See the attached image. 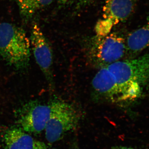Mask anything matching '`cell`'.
Instances as JSON below:
<instances>
[{
  "mask_svg": "<svg viewBox=\"0 0 149 149\" xmlns=\"http://www.w3.org/2000/svg\"><path fill=\"white\" fill-rule=\"evenodd\" d=\"M107 67L117 82L120 102L136 98L141 86L149 83V54L134 59L119 61Z\"/></svg>",
  "mask_w": 149,
  "mask_h": 149,
  "instance_id": "obj_1",
  "label": "cell"
},
{
  "mask_svg": "<svg viewBox=\"0 0 149 149\" xmlns=\"http://www.w3.org/2000/svg\"><path fill=\"white\" fill-rule=\"evenodd\" d=\"M30 40L23 28L8 22L0 23V56L10 66L17 70L29 65Z\"/></svg>",
  "mask_w": 149,
  "mask_h": 149,
  "instance_id": "obj_2",
  "label": "cell"
},
{
  "mask_svg": "<svg viewBox=\"0 0 149 149\" xmlns=\"http://www.w3.org/2000/svg\"><path fill=\"white\" fill-rule=\"evenodd\" d=\"M49 104L50 113L45 128V137L49 143H54L76 129L81 115L73 104L59 99H54Z\"/></svg>",
  "mask_w": 149,
  "mask_h": 149,
  "instance_id": "obj_3",
  "label": "cell"
},
{
  "mask_svg": "<svg viewBox=\"0 0 149 149\" xmlns=\"http://www.w3.org/2000/svg\"><path fill=\"white\" fill-rule=\"evenodd\" d=\"M125 39L117 33H110L93 39L88 50L91 63L101 68L119 61L126 52Z\"/></svg>",
  "mask_w": 149,
  "mask_h": 149,
  "instance_id": "obj_4",
  "label": "cell"
},
{
  "mask_svg": "<svg viewBox=\"0 0 149 149\" xmlns=\"http://www.w3.org/2000/svg\"><path fill=\"white\" fill-rule=\"evenodd\" d=\"M50 111L49 104H44L37 100L27 102L15 113L18 126L27 133H41L45 130Z\"/></svg>",
  "mask_w": 149,
  "mask_h": 149,
  "instance_id": "obj_5",
  "label": "cell"
},
{
  "mask_svg": "<svg viewBox=\"0 0 149 149\" xmlns=\"http://www.w3.org/2000/svg\"><path fill=\"white\" fill-rule=\"evenodd\" d=\"M29 40L36 62L45 76L50 86L52 87V50L48 40L37 22H34L32 24Z\"/></svg>",
  "mask_w": 149,
  "mask_h": 149,
  "instance_id": "obj_6",
  "label": "cell"
},
{
  "mask_svg": "<svg viewBox=\"0 0 149 149\" xmlns=\"http://www.w3.org/2000/svg\"><path fill=\"white\" fill-rule=\"evenodd\" d=\"M4 149H50L44 142L34 139L19 126L7 128L3 133Z\"/></svg>",
  "mask_w": 149,
  "mask_h": 149,
  "instance_id": "obj_7",
  "label": "cell"
},
{
  "mask_svg": "<svg viewBox=\"0 0 149 149\" xmlns=\"http://www.w3.org/2000/svg\"><path fill=\"white\" fill-rule=\"evenodd\" d=\"M139 0H105L103 18L112 26L125 22L133 15Z\"/></svg>",
  "mask_w": 149,
  "mask_h": 149,
  "instance_id": "obj_8",
  "label": "cell"
},
{
  "mask_svg": "<svg viewBox=\"0 0 149 149\" xmlns=\"http://www.w3.org/2000/svg\"><path fill=\"white\" fill-rule=\"evenodd\" d=\"M93 90L97 95L109 101H120L118 85L113 74L107 67L100 68L92 82Z\"/></svg>",
  "mask_w": 149,
  "mask_h": 149,
  "instance_id": "obj_9",
  "label": "cell"
},
{
  "mask_svg": "<svg viewBox=\"0 0 149 149\" xmlns=\"http://www.w3.org/2000/svg\"><path fill=\"white\" fill-rule=\"evenodd\" d=\"M125 42L126 51L133 53L149 47V19L145 25L130 33Z\"/></svg>",
  "mask_w": 149,
  "mask_h": 149,
  "instance_id": "obj_10",
  "label": "cell"
},
{
  "mask_svg": "<svg viewBox=\"0 0 149 149\" xmlns=\"http://www.w3.org/2000/svg\"><path fill=\"white\" fill-rule=\"evenodd\" d=\"M18 6L20 15L28 20L39 11L45 8L53 0H14Z\"/></svg>",
  "mask_w": 149,
  "mask_h": 149,
  "instance_id": "obj_11",
  "label": "cell"
},
{
  "mask_svg": "<svg viewBox=\"0 0 149 149\" xmlns=\"http://www.w3.org/2000/svg\"><path fill=\"white\" fill-rule=\"evenodd\" d=\"M93 0H58L59 6L66 8L74 6L76 8L83 7L90 3Z\"/></svg>",
  "mask_w": 149,
  "mask_h": 149,
  "instance_id": "obj_12",
  "label": "cell"
},
{
  "mask_svg": "<svg viewBox=\"0 0 149 149\" xmlns=\"http://www.w3.org/2000/svg\"><path fill=\"white\" fill-rule=\"evenodd\" d=\"M111 149H142L132 147L123 146H115L112 147Z\"/></svg>",
  "mask_w": 149,
  "mask_h": 149,
  "instance_id": "obj_13",
  "label": "cell"
},
{
  "mask_svg": "<svg viewBox=\"0 0 149 149\" xmlns=\"http://www.w3.org/2000/svg\"><path fill=\"white\" fill-rule=\"evenodd\" d=\"M69 149H79V147L77 146V145H75V146H72L71 148Z\"/></svg>",
  "mask_w": 149,
  "mask_h": 149,
  "instance_id": "obj_14",
  "label": "cell"
},
{
  "mask_svg": "<svg viewBox=\"0 0 149 149\" xmlns=\"http://www.w3.org/2000/svg\"><path fill=\"white\" fill-rule=\"evenodd\" d=\"M50 149H53V148H50Z\"/></svg>",
  "mask_w": 149,
  "mask_h": 149,
  "instance_id": "obj_15",
  "label": "cell"
}]
</instances>
